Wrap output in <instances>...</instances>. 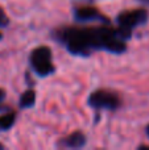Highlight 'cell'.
Segmentation results:
<instances>
[{"label":"cell","instance_id":"1","mask_svg":"<svg viewBox=\"0 0 149 150\" xmlns=\"http://www.w3.org/2000/svg\"><path fill=\"white\" fill-rule=\"evenodd\" d=\"M54 37L70 54L77 57H90L95 50H104L112 54L127 52L126 41L111 24H102L99 26H63L54 32Z\"/></svg>","mask_w":149,"mask_h":150},{"label":"cell","instance_id":"2","mask_svg":"<svg viewBox=\"0 0 149 150\" xmlns=\"http://www.w3.org/2000/svg\"><path fill=\"white\" fill-rule=\"evenodd\" d=\"M148 20H149V13L147 9L137 8V9L123 11L116 17V24H118L116 29H118L121 38L124 41H127V40H129L132 37L133 29L147 24Z\"/></svg>","mask_w":149,"mask_h":150},{"label":"cell","instance_id":"3","mask_svg":"<svg viewBox=\"0 0 149 150\" xmlns=\"http://www.w3.org/2000/svg\"><path fill=\"white\" fill-rule=\"evenodd\" d=\"M29 65L34 74L40 78L49 76L55 71V67L52 62V50L48 46H37L31 52Z\"/></svg>","mask_w":149,"mask_h":150},{"label":"cell","instance_id":"4","mask_svg":"<svg viewBox=\"0 0 149 150\" xmlns=\"http://www.w3.org/2000/svg\"><path fill=\"white\" fill-rule=\"evenodd\" d=\"M87 104L94 109H106V111H116L120 107L121 101L118 93L110 90H96L90 93Z\"/></svg>","mask_w":149,"mask_h":150},{"label":"cell","instance_id":"5","mask_svg":"<svg viewBox=\"0 0 149 150\" xmlns=\"http://www.w3.org/2000/svg\"><path fill=\"white\" fill-rule=\"evenodd\" d=\"M74 20L77 23H100V24H110V18L104 16L96 7L94 5H82L74 9Z\"/></svg>","mask_w":149,"mask_h":150},{"label":"cell","instance_id":"6","mask_svg":"<svg viewBox=\"0 0 149 150\" xmlns=\"http://www.w3.org/2000/svg\"><path fill=\"white\" fill-rule=\"evenodd\" d=\"M86 136L81 130H75L71 134L66 136L65 138H61L57 146L62 149H82L86 145Z\"/></svg>","mask_w":149,"mask_h":150},{"label":"cell","instance_id":"7","mask_svg":"<svg viewBox=\"0 0 149 150\" xmlns=\"http://www.w3.org/2000/svg\"><path fill=\"white\" fill-rule=\"evenodd\" d=\"M36 104V91L34 90H26L23 95L20 96V101H18V107L20 108H32Z\"/></svg>","mask_w":149,"mask_h":150},{"label":"cell","instance_id":"8","mask_svg":"<svg viewBox=\"0 0 149 150\" xmlns=\"http://www.w3.org/2000/svg\"><path fill=\"white\" fill-rule=\"evenodd\" d=\"M15 121H16V112L11 111L1 115L0 116V130H3V132L9 130L15 125Z\"/></svg>","mask_w":149,"mask_h":150},{"label":"cell","instance_id":"9","mask_svg":"<svg viewBox=\"0 0 149 150\" xmlns=\"http://www.w3.org/2000/svg\"><path fill=\"white\" fill-rule=\"evenodd\" d=\"M8 24H9V18H8L5 11L0 7V28H5Z\"/></svg>","mask_w":149,"mask_h":150},{"label":"cell","instance_id":"10","mask_svg":"<svg viewBox=\"0 0 149 150\" xmlns=\"http://www.w3.org/2000/svg\"><path fill=\"white\" fill-rule=\"evenodd\" d=\"M4 98H5V91L0 88V103H1V101L4 100Z\"/></svg>","mask_w":149,"mask_h":150},{"label":"cell","instance_id":"11","mask_svg":"<svg viewBox=\"0 0 149 150\" xmlns=\"http://www.w3.org/2000/svg\"><path fill=\"white\" fill-rule=\"evenodd\" d=\"M140 3H141V4H144V5H148L149 7V0H139Z\"/></svg>","mask_w":149,"mask_h":150},{"label":"cell","instance_id":"12","mask_svg":"<svg viewBox=\"0 0 149 150\" xmlns=\"http://www.w3.org/2000/svg\"><path fill=\"white\" fill-rule=\"evenodd\" d=\"M145 132H147L148 137H149V125H147V128H145Z\"/></svg>","mask_w":149,"mask_h":150},{"label":"cell","instance_id":"13","mask_svg":"<svg viewBox=\"0 0 149 150\" xmlns=\"http://www.w3.org/2000/svg\"><path fill=\"white\" fill-rule=\"evenodd\" d=\"M1 149H4V145H3V144H0V150Z\"/></svg>","mask_w":149,"mask_h":150}]
</instances>
